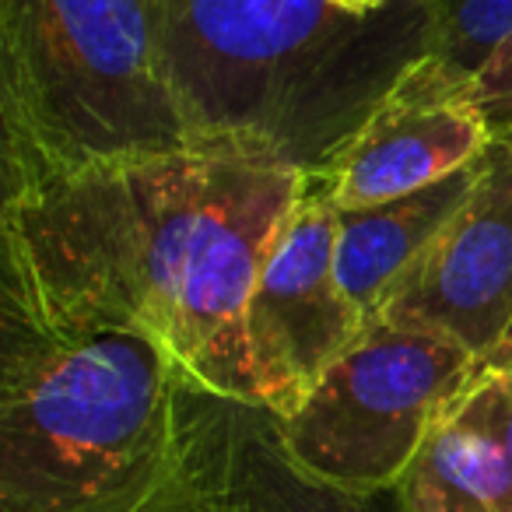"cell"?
Listing matches in <instances>:
<instances>
[{"mask_svg":"<svg viewBox=\"0 0 512 512\" xmlns=\"http://www.w3.org/2000/svg\"><path fill=\"white\" fill-rule=\"evenodd\" d=\"M306 183L235 144L92 165L4 200L0 256L148 327L200 390L260 404L246 313Z\"/></svg>","mask_w":512,"mask_h":512,"instance_id":"6da1fadb","label":"cell"},{"mask_svg":"<svg viewBox=\"0 0 512 512\" xmlns=\"http://www.w3.org/2000/svg\"><path fill=\"white\" fill-rule=\"evenodd\" d=\"M179 379L148 327L0 256V512H141Z\"/></svg>","mask_w":512,"mask_h":512,"instance_id":"7a4b0ae2","label":"cell"},{"mask_svg":"<svg viewBox=\"0 0 512 512\" xmlns=\"http://www.w3.org/2000/svg\"><path fill=\"white\" fill-rule=\"evenodd\" d=\"M165 64L197 144H235L323 176L428 53L425 0L369 18L334 0H155Z\"/></svg>","mask_w":512,"mask_h":512,"instance_id":"3957f363","label":"cell"},{"mask_svg":"<svg viewBox=\"0 0 512 512\" xmlns=\"http://www.w3.org/2000/svg\"><path fill=\"white\" fill-rule=\"evenodd\" d=\"M197 144L155 0H0V190Z\"/></svg>","mask_w":512,"mask_h":512,"instance_id":"277c9868","label":"cell"},{"mask_svg":"<svg viewBox=\"0 0 512 512\" xmlns=\"http://www.w3.org/2000/svg\"><path fill=\"white\" fill-rule=\"evenodd\" d=\"M477 365L439 330L376 316L278 418L288 453L358 495L397 488L428 432L470 390Z\"/></svg>","mask_w":512,"mask_h":512,"instance_id":"5b68a950","label":"cell"},{"mask_svg":"<svg viewBox=\"0 0 512 512\" xmlns=\"http://www.w3.org/2000/svg\"><path fill=\"white\" fill-rule=\"evenodd\" d=\"M141 512H404L397 491L337 488L309 474L285 446L278 414L218 397L190 379L176 386L172 453Z\"/></svg>","mask_w":512,"mask_h":512,"instance_id":"8992f818","label":"cell"},{"mask_svg":"<svg viewBox=\"0 0 512 512\" xmlns=\"http://www.w3.org/2000/svg\"><path fill=\"white\" fill-rule=\"evenodd\" d=\"M341 211L320 176H309L249 299L246 334L260 407L295 411L309 386L362 337L365 316L337 278Z\"/></svg>","mask_w":512,"mask_h":512,"instance_id":"52a82bcc","label":"cell"},{"mask_svg":"<svg viewBox=\"0 0 512 512\" xmlns=\"http://www.w3.org/2000/svg\"><path fill=\"white\" fill-rule=\"evenodd\" d=\"M470 85L442 60H414L320 176L337 211L428 190L477 162L495 137Z\"/></svg>","mask_w":512,"mask_h":512,"instance_id":"ba28073f","label":"cell"},{"mask_svg":"<svg viewBox=\"0 0 512 512\" xmlns=\"http://www.w3.org/2000/svg\"><path fill=\"white\" fill-rule=\"evenodd\" d=\"M379 316L453 337L477 362L512 327V141H491L460 211L393 288Z\"/></svg>","mask_w":512,"mask_h":512,"instance_id":"9c48e42d","label":"cell"},{"mask_svg":"<svg viewBox=\"0 0 512 512\" xmlns=\"http://www.w3.org/2000/svg\"><path fill=\"white\" fill-rule=\"evenodd\" d=\"M481 169V158L428 190L386 200V204L341 211L337 228V278L365 323L376 320L393 288L407 278L418 256L432 246L446 221L460 211Z\"/></svg>","mask_w":512,"mask_h":512,"instance_id":"30bf717a","label":"cell"},{"mask_svg":"<svg viewBox=\"0 0 512 512\" xmlns=\"http://www.w3.org/2000/svg\"><path fill=\"white\" fill-rule=\"evenodd\" d=\"M404 512H512V463L463 393L397 481Z\"/></svg>","mask_w":512,"mask_h":512,"instance_id":"8fae6325","label":"cell"},{"mask_svg":"<svg viewBox=\"0 0 512 512\" xmlns=\"http://www.w3.org/2000/svg\"><path fill=\"white\" fill-rule=\"evenodd\" d=\"M428 53L474 81L512 39V0H425Z\"/></svg>","mask_w":512,"mask_h":512,"instance_id":"7c38bea8","label":"cell"},{"mask_svg":"<svg viewBox=\"0 0 512 512\" xmlns=\"http://www.w3.org/2000/svg\"><path fill=\"white\" fill-rule=\"evenodd\" d=\"M467 393L491 425V432L498 435L512 463V351H495V355L484 358Z\"/></svg>","mask_w":512,"mask_h":512,"instance_id":"4fadbf2b","label":"cell"},{"mask_svg":"<svg viewBox=\"0 0 512 512\" xmlns=\"http://www.w3.org/2000/svg\"><path fill=\"white\" fill-rule=\"evenodd\" d=\"M474 99L488 120L491 137L512 141V39L491 57V64L474 78Z\"/></svg>","mask_w":512,"mask_h":512,"instance_id":"5bb4252c","label":"cell"},{"mask_svg":"<svg viewBox=\"0 0 512 512\" xmlns=\"http://www.w3.org/2000/svg\"><path fill=\"white\" fill-rule=\"evenodd\" d=\"M390 0H334V8H341L344 15H355V18H369L376 11H383Z\"/></svg>","mask_w":512,"mask_h":512,"instance_id":"9a60e30c","label":"cell"},{"mask_svg":"<svg viewBox=\"0 0 512 512\" xmlns=\"http://www.w3.org/2000/svg\"><path fill=\"white\" fill-rule=\"evenodd\" d=\"M498 351H512V327H509V334H505V341H502V348Z\"/></svg>","mask_w":512,"mask_h":512,"instance_id":"2e32d148","label":"cell"}]
</instances>
